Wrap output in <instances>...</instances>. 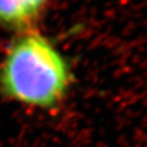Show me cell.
<instances>
[{
	"mask_svg": "<svg viewBox=\"0 0 147 147\" xmlns=\"http://www.w3.org/2000/svg\"><path fill=\"white\" fill-rule=\"evenodd\" d=\"M47 0H0V25L22 30L40 14Z\"/></svg>",
	"mask_w": 147,
	"mask_h": 147,
	"instance_id": "cell-2",
	"label": "cell"
},
{
	"mask_svg": "<svg viewBox=\"0 0 147 147\" xmlns=\"http://www.w3.org/2000/svg\"><path fill=\"white\" fill-rule=\"evenodd\" d=\"M68 63L42 34L23 32L0 64V93L23 105L51 109L70 85Z\"/></svg>",
	"mask_w": 147,
	"mask_h": 147,
	"instance_id": "cell-1",
	"label": "cell"
}]
</instances>
